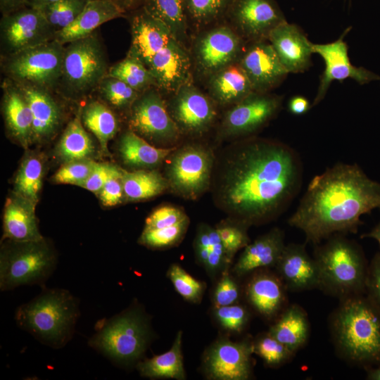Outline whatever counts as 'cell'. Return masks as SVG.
<instances>
[{
	"label": "cell",
	"mask_w": 380,
	"mask_h": 380,
	"mask_svg": "<svg viewBox=\"0 0 380 380\" xmlns=\"http://www.w3.org/2000/svg\"><path fill=\"white\" fill-rule=\"evenodd\" d=\"M268 41L289 73H300L312 65V42L303 30L287 21L270 32Z\"/></svg>",
	"instance_id": "21"
},
{
	"label": "cell",
	"mask_w": 380,
	"mask_h": 380,
	"mask_svg": "<svg viewBox=\"0 0 380 380\" xmlns=\"http://www.w3.org/2000/svg\"><path fill=\"white\" fill-rule=\"evenodd\" d=\"M214 315L222 327L237 333L244 329L249 318L247 309L236 303L225 306H215Z\"/></svg>",
	"instance_id": "49"
},
{
	"label": "cell",
	"mask_w": 380,
	"mask_h": 380,
	"mask_svg": "<svg viewBox=\"0 0 380 380\" xmlns=\"http://www.w3.org/2000/svg\"><path fill=\"white\" fill-rule=\"evenodd\" d=\"M129 111V129L144 139L170 144L179 139L180 132L158 88L141 93Z\"/></svg>",
	"instance_id": "12"
},
{
	"label": "cell",
	"mask_w": 380,
	"mask_h": 380,
	"mask_svg": "<svg viewBox=\"0 0 380 380\" xmlns=\"http://www.w3.org/2000/svg\"><path fill=\"white\" fill-rule=\"evenodd\" d=\"M97 162L91 158L64 163L53 177L57 184H68L81 186L89 177Z\"/></svg>",
	"instance_id": "47"
},
{
	"label": "cell",
	"mask_w": 380,
	"mask_h": 380,
	"mask_svg": "<svg viewBox=\"0 0 380 380\" xmlns=\"http://www.w3.org/2000/svg\"><path fill=\"white\" fill-rule=\"evenodd\" d=\"M106 76L118 78L140 93L157 88L156 80L148 68L139 58L129 53L110 67Z\"/></svg>",
	"instance_id": "41"
},
{
	"label": "cell",
	"mask_w": 380,
	"mask_h": 380,
	"mask_svg": "<svg viewBox=\"0 0 380 380\" xmlns=\"http://www.w3.org/2000/svg\"><path fill=\"white\" fill-rule=\"evenodd\" d=\"M253 352L270 367L281 365L294 354L269 332L261 335L253 343Z\"/></svg>",
	"instance_id": "46"
},
{
	"label": "cell",
	"mask_w": 380,
	"mask_h": 380,
	"mask_svg": "<svg viewBox=\"0 0 380 380\" xmlns=\"http://www.w3.org/2000/svg\"><path fill=\"white\" fill-rule=\"evenodd\" d=\"M15 84L24 95L31 110L33 143L48 141L55 136L61 126L62 115L60 106L48 89L27 84Z\"/></svg>",
	"instance_id": "23"
},
{
	"label": "cell",
	"mask_w": 380,
	"mask_h": 380,
	"mask_svg": "<svg viewBox=\"0 0 380 380\" xmlns=\"http://www.w3.org/2000/svg\"><path fill=\"white\" fill-rule=\"evenodd\" d=\"M77 115L69 122L57 146V154L64 162L90 158L94 152L93 141Z\"/></svg>",
	"instance_id": "38"
},
{
	"label": "cell",
	"mask_w": 380,
	"mask_h": 380,
	"mask_svg": "<svg viewBox=\"0 0 380 380\" xmlns=\"http://www.w3.org/2000/svg\"><path fill=\"white\" fill-rule=\"evenodd\" d=\"M362 237H369L377 241L380 246V222L376 224L371 232L367 234H363Z\"/></svg>",
	"instance_id": "59"
},
{
	"label": "cell",
	"mask_w": 380,
	"mask_h": 380,
	"mask_svg": "<svg viewBox=\"0 0 380 380\" xmlns=\"http://www.w3.org/2000/svg\"><path fill=\"white\" fill-rule=\"evenodd\" d=\"M125 13L113 0H89L75 21L56 32L53 39L65 44L87 37L102 24L123 17Z\"/></svg>",
	"instance_id": "26"
},
{
	"label": "cell",
	"mask_w": 380,
	"mask_h": 380,
	"mask_svg": "<svg viewBox=\"0 0 380 380\" xmlns=\"http://www.w3.org/2000/svg\"><path fill=\"white\" fill-rule=\"evenodd\" d=\"M213 156L205 147L189 144L176 151L166 168V179L175 194L195 199L209 187Z\"/></svg>",
	"instance_id": "11"
},
{
	"label": "cell",
	"mask_w": 380,
	"mask_h": 380,
	"mask_svg": "<svg viewBox=\"0 0 380 380\" xmlns=\"http://www.w3.org/2000/svg\"><path fill=\"white\" fill-rule=\"evenodd\" d=\"M56 255L44 238L31 241L6 240L0 255V289L23 285L44 286L56 266Z\"/></svg>",
	"instance_id": "7"
},
{
	"label": "cell",
	"mask_w": 380,
	"mask_h": 380,
	"mask_svg": "<svg viewBox=\"0 0 380 380\" xmlns=\"http://www.w3.org/2000/svg\"><path fill=\"white\" fill-rule=\"evenodd\" d=\"M284 238V232L275 227L249 243L232 272L238 277H243L256 269L276 267L286 246Z\"/></svg>",
	"instance_id": "27"
},
{
	"label": "cell",
	"mask_w": 380,
	"mask_h": 380,
	"mask_svg": "<svg viewBox=\"0 0 380 380\" xmlns=\"http://www.w3.org/2000/svg\"><path fill=\"white\" fill-rule=\"evenodd\" d=\"M275 267L287 289L300 291L319 287L316 261L308 254L303 245L286 246Z\"/></svg>",
	"instance_id": "24"
},
{
	"label": "cell",
	"mask_w": 380,
	"mask_h": 380,
	"mask_svg": "<svg viewBox=\"0 0 380 380\" xmlns=\"http://www.w3.org/2000/svg\"><path fill=\"white\" fill-rule=\"evenodd\" d=\"M89 0H59L39 8L55 34L72 24Z\"/></svg>",
	"instance_id": "42"
},
{
	"label": "cell",
	"mask_w": 380,
	"mask_h": 380,
	"mask_svg": "<svg viewBox=\"0 0 380 380\" xmlns=\"http://www.w3.org/2000/svg\"><path fill=\"white\" fill-rule=\"evenodd\" d=\"M367 377L371 380H380V367L369 369L367 372Z\"/></svg>",
	"instance_id": "60"
},
{
	"label": "cell",
	"mask_w": 380,
	"mask_h": 380,
	"mask_svg": "<svg viewBox=\"0 0 380 380\" xmlns=\"http://www.w3.org/2000/svg\"><path fill=\"white\" fill-rule=\"evenodd\" d=\"M283 97L270 92L253 91L231 106L222 122L226 136L250 135L266 125L280 111Z\"/></svg>",
	"instance_id": "15"
},
{
	"label": "cell",
	"mask_w": 380,
	"mask_h": 380,
	"mask_svg": "<svg viewBox=\"0 0 380 380\" xmlns=\"http://www.w3.org/2000/svg\"><path fill=\"white\" fill-rule=\"evenodd\" d=\"M104 206L116 205L125 199L122 175L108 180L97 194Z\"/></svg>",
	"instance_id": "54"
},
{
	"label": "cell",
	"mask_w": 380,
	"mask_h": 380,
	"mask_svg": "<svg viewBox=\"0 0 380 380\" xmlns=\"http://www.w3.org/2000/svg\"><path fill=\"white\" fill-rule=\"evenodd\" d=\"M240 291L234 278L227 270L217 282L213 293V302L215 306H225L236 304L239 298Z\"/></svg>",
	"instance_id": "51"
},
{
	"label": "cell",
	"mask_w": 380,
	"mask_h": 380,
	"mask_svg": "<svg viewBox=\"0 0 380 380\" xmlns=\"http://www.w3.org/2000/svg\"><path fill=\"white\" fill-rule=\"evenodd\" d=\"M246 227V225L240 222H223L215 227L231 261L238 251L250 243Z\"/></svg>",
	"instance_id": "48"
},
{
	"label": "cell",
	"mask_w": 380,
	"mask_h": 380,
	"mask_svg": "<svg viewBox=\"0 0 380 380\" xmlns=\"http://www.w3.org/2000/svg\"><path fill=\"white\" fill-rule=\"evenodd\" d=\"M89 345L120 364L139 360L151 338L148 321L137 308H130L110 319L99 320Z\"/></svg>",
	"instance_id": "6"
},
{
	"label": "cell",
	"mask_w": 380,
	"mask_h": 380,
	"mask_svg": "<svg viewBox=\"0 0 380 380\" xmlns=\"http://www.w3.org/2000/svg\"><path fill=\"white\" fill-rule=\"evenodd\" d=\"M84 126L94 134L101 151L108 154V144L118 129V122L114 113L104 103L91 101L82 110Z\"/></svg>",
	"instance_id": "37"
},
{
	"label": "cell",
	"mask_w": 380,
	"mask_h": 380,
	"mask_svg": "<svg viewBox=\"0 0 380 380\" xmlns=\"http://www.w3.org/2000/svg\"><path fill=\"white\" fill-rule=\"evenodd\" d=\"M207 80L208 95L221 106H233L254 91L238 62L221 69Z\"/></svg>",
	"instance_id": "29"
},
{
	"label": "cell",
	"mask_w": 380,
	"mask_h": 380,
	"mask_svg": "<svg viewBox=\"0 0 380 380\" xmlns=\"http://www.w3.org/2000/svg\"><path fill=\"white\" fill-rule=\"evenodd\" d=\"M147 68L160 91L172 94L182 85L193 82L189 50L174 37L154 55Z\"/></svg>",
	"instance_id": "20"
},
{
	"label": "cell",
	"mask_w": 380,
	"mask_h": 380,
	"mask_svg": "<svg viewBox=\"0 0 380 380\" xmlns=\"http://www.w3.org/2000/svg\"><path fill=\"white\" fill-rule=\"evenodd\" d=\"M125 199L129 201L146 200L156 196L169 188L165 177L151 169L122 171Z\"/></svg>",
	"instance_id": "36"
},
{
	"label": "cell",
	"mask_w": 380,
	"mask_h": 380,
	"mask_svg": "<svg viewBox=\"0 0 380 380\" xmlns=\"http://www.w3.org/2000/svg\"><path fill=\"white\" fill-rule=\"evenodd\" d=\"M238 63L254 91L270 92L289 74L268 39L247 43Z\"/></svg>",
	"instance_id": "19"
},
{
	"label": "cell",
	"mask_w": 380,
	"mask_h": 380,
	"mask_svg": "<svg viewBox=\"0 0 380 380\" xmlns=\"http://www.w3.org/2000/svg\"><path fill=\"white\" fill-rule=\"evenodd\" d=\"M59 0H29L27 6L41 8Z\"/></svg>",
	"instance_id": "58"
},
{
	"label": "cell",
	"mask_w": 380,
	"mask_h": 380,
	"mask_svg": "<svg viewBox=\"0 0 380 380\" xmlns=\"http://www.w3.org/2000/svg\"><path fill=\"white\" fill-rule=\"evenodd\" d=\"M182 332H177L169 350L139 362L137 366L140 374L150 379H184L186 374L182 353Z\"/></svg>",
	"instance_id": "35"
},
{
	"label": "cell",
	"mask_w": 380,
	"mask_h": 380,
	"mask_svg": "<svg viewBox=\"0 0 380 380\" xmlns=\"http://www.w3.org/2000/svg\"><path fill=\"white\" fill-rule=\"evenodd\" d=\"M247 43L225 20L196 33L189 53L193 69L203 77L239 61Z\"/></svg>",
	"instance_id": "10"
},
{
	"label": "cell",
	"mask_w": 380,
	"mask_h": 380,
	"mask_svg": "<svg viewBox=\"0 0 380 380\" xmlns=\"http://www.w3.org/2000/svg\"><path fill=\"white\" fill-rule=\"evenodd\" d=\"M98 89L107 103L120 110H129L141 94L125 82L109 76H106L101 80Z\"/></svg>",
	"instance_id": "43"
},
{
	"label": "cell",
	"mask_w": 380,
	"mask_h": 380,
	"mask_svg": "<svg viewBox=\"0 0 380 380\" xmlns=\"http://www.w3.org/2000/svg\"><path fill=\"white\" fill-rule=\"evenodd\" d=\"M188 218L179 208L165 205L153 210L145 221V229H160L170 227Z\"/></svg>",
	"instance_id": "50"
},
{
	"label": "cell",
	"mask_w": 380,
	"mask_h": 380,
	"mask_svg": "<svg viewBox=\"0 0 380 380\" xmlns=\"http://www.w3.org/2000/svg\"><path fill=\"white\" fill-rule=\"evenodd\" d=\"M189 218L175 225L160 229H145L139 239V243L151 248H165L177 244L184 237Z\"/></svg>",
	"instance_id": "44"
},
{
	"label": "cell",
	"mask_w": 380,
	"mask_h": 380,
	"mask_svg": "<svg viewBox=\"0 0 380 380\" xmlns=\"http://www.w3.org/2000/svg\"><path fill=\"white\" fill-rule=\"evenodd\" d=\"M350 29L351 27H348L338 39L332 42L326 44L312 42L313 53L322 58L325 65L312 107L317 106L324 99L334 80L342 81L350 78L361 85L380 80V75L351 63L348 56V47L344 41L345 36Z\"/></svg>",
	"instance_id": "16"
},
{
	"label": "cell",
	"mask_w": 380,
	"mask_h": 380,
	"mask_svg": "<svg viewBox=\"0 0 380 380\" xmlns=\"http://www.w3.org/2000/svg\"><path fill=\"white\" fill-rule=\"evenodd\" d=\"M215 104L191 82L172 94L167 107L180 133L199 135L212 126L217 115Z\"/></svg>",
	"instance_id": "17"
},
{
	"label": "cell",
	"mask_w": 380,
	"mask_h": 380,
	"mask_svg": "<svg viewBox=\"0 0 380 380\" xmlns=\"http://www.w3.org/2000/svg\"><path fill=\"white\" fill-rule=\"evenodd\" d=\"M142 7L163 23L172 37L189 49V25L184 0H144Z\"/></svg>",
	"instance_id": "34"
},
{
	"label": "cell",
	"mask_w": 380,
	"mask_h": 380,
	"mask_svg": "<svg viewBox=\"0 0 380 380\" xmlns=\"http://www.w3.org/2000/svg\"><path fill=\"white\" fill-rule=\"evenodd\" d=\"M29 0H0L1 10L6 14L27 6Z\"/></svg>",
	"instance_id": "56"
},
{
	"label": "cell",
	"mask_w": 380,
	"mask_h": 380,
	"mask_svg": "<svg viewBox=\"0 0 380 380\" xmlns=\"http://www.w3.org/2000/svg\"><path fill=\"white\" fill-rule=\"evenodd\" d=\"M125 12L141 6L144 0H113Z\"/></svg>",
	"instance_id": "57"
},
{
	"label": "cell",
	"mask_w": 380,
	"mask_h": 380,
	"mask_svg": "<svg viewBox=\"0 0 380 380\" xmlns=\"http://www.w3.org/2000/svg\"><path fill=\"white\" fill-rule=\"evenodd\" d=\"M365 291L380 308V253L375 254L367 267Z\"/></svg>",
	"instance_id": "53"
},
{
	"label": "cell",
	"mask_w": 380,
	"mask_h": 380,
	"mask_svg": "<svg viewBox=\"0 0 380 380\" xmlns=\"http://www.w3.org/2000/svg\"><path fill=\"white\" fill-rule=\"evenodd\" d=\"M319 287L341 299L365 291L367 265L360 246L335 234L315 251Z\"/></svg>",
	"instance_id": "5"
},
{
	"label": "cell",
	"mask_w": 380,
	"mask_h": 380,
	"mask_svg": "<svg viewBox=\"0 0 380 380\" xmlns=\"http://www.w3.org/2000/svg\"><path fill=\"white\" fill-rule=\"evenodd\" d=\"M226 20L246 43L268 39L272 30L287 21L274 0H234Z\"/></svg>",
	"instance_id": "14"
},
{
	"label": "cell",
	"mask_w": 380,
	"mask_h": 380,
	"mask_svg": "<svg viewBox=\"0 0 380 380\" xmlns=\"http://www.w3.org/2000/svg\"><path fill=\"white\" fill-rule=\"evenodd\" d=\"M312 107V104L304 96H295L289 101V110L291 113L296 115L307 113Z\"/></svg>",
	"instance_id": "55"
},
{
	"label": "cell",
	"mask_w": 380,
	"mask_h": 380,
	"mask_svg": "<svg viewBox=\"0 0 380 380\" xmlns=\"http://www.w3.org/2000/svg\"><path fill=\"white\" fill-rule=\"evenodd\" d=\"M55 32L39 8L30 6L3 14L1 44L6 56L53 39Z\"/></svg>",
	"instance_id": "13"
},
{
	"label": "cell",
	"mask_w": 380,
	"mask_h": 380,
	"mask_svg": "<svg viewBox=\"0 0 380 380\" xmlns=\"http://www.w3.org/2000/svg\"><path fill=\"white\" fill-rule=\"evenodd\" d=\"M79 316L77 298L63 289L44 288L15 312L20 328L55 349L63 348L70 341Z\"/></svg>",
	"instance_id": "4"
},
{
	"label": "cell",
	"mask_w": 380,
	"mask_h": 380,
	"mask_svg": "<svg viewBox=\"0 0 380 380\" xmlns=\"http://www.w3.org/2000/svg\"><path fill=\"white\" fill-rule=\"evenodd\" d=\"M380 208V183L357 164L338 163L316 175L289 219L307 242L318 244L335 234L355 233L362 215Z\"/></svg>",
	"instance_id": "2"
},
{
	"label": "cell",
	"mask_w": 380,
	"mask_h": 380,
	"mask_svg": "<svg viewBox=\"0 0 380 380\" xmlns=\"http://www.w3.org/2000/svg\"><path fill=\"white\" fill-rule=\"evenodd\" d=\"M44 160L37 153L25 156L14 181V191L34 203H37L44 175Z\"/></svg>",
	"instance_id": "39"
},
{
	"label": "cell",
	"mask_w": 380,
	"mask_h": 380,
	"mask_svg": "<svg viewBox=\"0 0 380 380\" xmlns=\"http://www.w3.org/2000/svg\"><path fill=\"white\" fill-rule=\"evenodd\" d=\"M132 43L127 53L139 58L147 67L152 58L173 37L168 27L142 6L130 20Z\"/></svg>",
	"instance_id": "22"
},
{
	"label": "cell",
	"mask_w": 380,
	"mask_h": 380,
	"mask_svg": "<svg viewBox=\"0 0 380 380\" xmlns=\"http://www.w3.org/2000/svg\"><path fill=\"white\" fill-rule=\"evenodd\" d=\"M36 205L15 192L7 198L3 217L4 240L22 242L44 238L39 229Z\"/></svg>",
	"instance_id": "25"
},
{
	"label": "cell",
	"mask_w": 380,
	"mask_h": 380,
	"mask_svg": "<svg viewBox=\"0 0 380 380\" xmlns=\"http://www.w3.org/2000/svg\"><path fill=\"white\" fill-rule=\"evenodd\" d=\"M303 165L298 153L274 140L251 138L235 148L221 179L223 206L245 225L280 214L302 184Z\"/></svg>",
	"instance_id": "1"
},
{
	"label": "cell",
	"mask_w": 380,
	"mask_h": 380,
	"mask_svg": "<svg viewBox=\"0 0 380 380\" xmlns=\"http://www.w3.org/2000/svg\"><path fill=\"white\" fill-rule=\"evenodd\" d=\"M63 45L51 39L6 56L5 72L15 84L50 90L61 77Z\"/></svg>",
	"instance_id": "9"
},
{
	"label": "cell",
	"mask_w": 380,
	"mask_h": 380,
	"mask_svg": "<svg viewBox=\"0 0 380 380\" xmlns=\"http://www.w3.org/2000/svg\"><path fill=\"white\" fill-rule=\"evenodd\" d=\"M2 110L10 134L22 146L33 143L32 116L29 105L19 87L14 83H5Z\"/></svg>",
	"instance_id": "28"
},
{
	"label": "cell",
	"mask_w": 380,
	"mask_h": 380,
	"mask_svg": "<svg viewBox=\"0 0 380 380\" xmlns=\"http://www.w3.org/2000/svg\"><path fill=\"white\" fill-rule=\"evenodd\" d=\"M194 250L197 260L211 277L222 273L231 262L215 228L208 224L199 225Z\"/></svg>",
	"instance_id": "33"
},
{
	"label": "cell",
	"mask_w": 380,
	"mask_h": 380,
	"mask_svg": "<svg viewBox=\"0 0 380 380\" xmlns=\"http://www.w3.org/2000/svg\"><path fill=\"white\" fill-rule=\"evenodd\" d=\"M341 300L331 319L337 350L357 364L380 362V308L361 294Z\"/></svg>",
	"instance_id": "3"
},
{
	"label": "cell",
	"mask_w": 380,
	"mask_h": 380,
	"mask_svg": "<svg viewBox=\"0 0 380 380\" xmlns=\"http://www.w3.org/2000/svg\"><path fill=\"white\" fill-rule=\"evenodd\" d=\"M167 276L171 281L176 291L185 300L194 303L201 300L205 285L186 272L178 264L170 265Z\"/></svg>",
	"instance_id": "45"
},
{
	"label": "cell",
	"mask_w": 380,
	"mask_h": 380,
	"mask_svg": "<svg viewBox=\"0 0 380 380\" xmlns=\"http://www.w3.org/2000/svg\"><path fill=\"white\" fill-rule=\"evenodd\" d=\"M175 148H159L131 129L121 137L118 146L120 157L128 166L138 169H151L160 165Z\"/></svg>",
	"instance_id": "31"
},
{
	"label": "cell",
	"mask_w": 380,
	"mask_h": 380,
	"mask_svg": "<svg viewBox=\"0 0 380 380\" xmlns=\"http://www.w3.org/2000/svg\"><path fill=\"white\" fill-rule=\"evenodd\" d=\"M184 1L189 27L198 32L224 21L234 0H184Z\"/></svg>",
	"instance_id": "40"
},
{
	"label": "cell",
	"mask_w": 380,
	"mask_h": 380,
	"mask_svg": "<svg viewBox=\"0 0 380 380\" xmlns=\"http://www.w3.org/2000/svg\"><path fill=\"white\" fill-rule=\"evenodd\" d=\"M122 171L123 170L117 165L106 163H97L94 170L81 187L98 194L108 180L121 176Z\"/></svg>",
	"instance_id": "52"
},
{
	"label": "cell",
	"mask_w": 380,
	"mask_h": 380,
	"mask_svg": "<svg viewBox=\"0 0 380 380\" xmlns=\"http://www.w3.org/2000/svg\"><path fill=\"white\" fill-rule=\"evenodd\" d=\"M108 65L103 46L96 33L70 43L64 48L58 84L72 97H84L98 88L106 76Z\"/></svg>",
	"instance_id": "8"
},
{
	"label": "cell",
	"mask_w": 380,
	"mask_h": 380,
	"mask_svg": "<svg viewBox=\"0 0 380 380\" xmlns=\"http://www.w3.org/2000/svg\"><path fill=\"white\" fill-rule=\"evenodd\" d=\"M285 289L279 277L260 273L251 279L246 293L253 308L265 317L271 318L280 312L285 303Z\"/></svg>",
	"instance_id": "30"
},
{
	"label": "cell",
	"mask_w": 380,
	"mask_h": 380,
	"mask_svg": "<svg viewBox=\"0 0 380 380\" xmlns=\"http://www.w3.org/2000/svg\"><path fill=\"white\" fill-rule=\"evenodd\" d=\"M268 332L295 353L308 338L310 324L308 315L299 305H291L282 312Z\"/></svg>",
	"instance_id": "32"
},
{
	"label": "cell",
	"mask_w": 380,
	"mask_h": 380,
	"mask_svg": "<svg viewBox=\"0 0 380 380\" xmlns=\"http://www.w3.org/2000/svg\"><path fill=\"white\" fill-rule=\"evenodd\" d=\"M253 343L234 342L226 338L217 339L203 356L204 372L216 380H246L252 372Z\"/></svg>",
	"instance_id": "18"
}]
</instances>
